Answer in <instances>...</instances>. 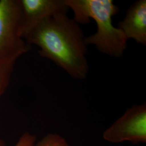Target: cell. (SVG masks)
Masks as SVG:
<instances>
[{
	"label": "cell",
	"mask_w": 146,
	"mask_h": 146,
	"mask_svg": "<svg viewBox=\"0 0 146 146\" xmlns=\"http://www.w3.org/2000/svg\"><path fill=\"white\" fill-rule=\"evenodd\" d=\"M24 39L29 45L37 46L41 56L51 60L72 78L87 77L88 49L84 32L67 13H58L42 21Z\"/></svg>",
	"instance_id": "cell-1"
},
{
	"label": "cell",
	"mask_w": 146,
	"mask_h": 146,
	"mask_svg": "<svg viewBox=\"0 0 146 146\" xmlns=\"http://www.w3.org/2000/svg\"><path fill=\"white\" fill-rule=\"evenodd\" d=\"M74 13L73 20L78 25L90 23L93 19L97 25L96 33L85 37L87 46L94 45L100 52L111 57L123 55L128 40L123 32L114 26L113 17L120 11L112 0H65Z\"/></svg>",
	"instance_id": "cell-2"
},
{
	"label": "cell",
	"mask_w": 146,
	"mask_h": 146,
	"mask_svg": "<svg viewBox=\"0 0 146 146\" xmlns=\"http://www.w3.org/2000/svg\"><path fill=\"white\" fill-rule=\"evenodd\" d=\"M22 36L20 0H0V60L20 57L30 49Z\"/></svg>",
	"instance_id": "cell-3"
},
{
	"label": "cell",
	"mask_w": 146,
	"mask_h": 146,
	"mask_svg": "<svg viewBox=\"0 0 146 146\" xmlns=\"http://www.w3.org/2000/svg\"><path fill=\"white\" fill-rule=\"evenodd\" d=\"M103 137L111 143L146 141V104L134 105L104 131Z\"/></svg>",
	"instance_id": "cell-4"
},
{
	"label": "cell",
	"mask_w": 146,
	"mask_h": 146,
	"mask_svg": "<svg viewBox=\"0 0 146 146\" xmlns=\"http://www.w3.org/2000/svg\"><path fill=\"white\" fill-rule=\"evenodd\" d=\"M22 15V36L42 21L58 13H68L65 0H20Z\"/></svg>",
	"instance_id": "cell-5"
},
{
	"label": "cell",
	"mask_w": 146,
	"mask_h": 146,
	"mask_svg": "<svg viewBox=\"0 0 146 146\" xmlns=\"http://www.w3.org/2000/svg\"><path fill=\"white\" fill-rule=\"evenodd\" d=\"M128 40L146 46V1L138 0L128 8L117 27Z\"/></svg>",
	"instance_id": "cell-6"
},
{
	"label": "cell",
	"mask_w": 146,
	"mask_h": 146,
	"mask_svg": "<svg viewBox=\"0 0 146 146\" xmlns=\"http://www.w3.org/2000/svg\"><path fill=\"white\" fill-rule=\"evenodd\" d=\"M19 58L11 56L0 60V98L9 86L16 62Z\"/></svg>",
	"instance_id": "cell-7"
},
{
	"label": "cell",
	"mask_w": 146,
	"mask_h": 146,
	"mask_svg": "<svg viewBox=\"0 0 146 146\" xmlns=\"http://www.w3.org/2000/svg\"><path fill=\"white\" fill-rule=\"evenodd\" d=\"M34 146H70L62 136L55 133L44 136L41 140L35 143Z\"/></svg>",
	"instance_id": "cell-8"
},
{
	"label": "cell",
	"mask_w": 146,
	"mask_h": 146,
	"mask_svg": "<svg viewBox=\"0 0 146 146\" xmlns=\"http://www.w3.org/2000/svg\"><path fill=\"white\" fill-rule=\"evenodd\" d=\"M36 137L29 133H23L14 146H34Z\"/></svg>",
	"instance_id": "cell-9"
},
{
	"label": "cell",
	"mask_w": 146,
	"mask_h": 146,
	"mask_svg": "<svg viewBox=\"0 0 146 146\" xmlns=\"http://www.w3.org/2000/svg\"><path fill=\"white\" fill-rule=\"evenodd\" d=\"M0 146H5V143L3 140H0Z\"/></svg>",
	"instance_id": "cell-10"
}]
</instances>
